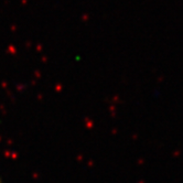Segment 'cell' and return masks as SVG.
<instances>
[{"label":"cell","mask_w":183,"mask_h":183,"mask_svg":"<svg viewBox=\"0 0 183 183\" xmlns=\"http://www.w3.org/2000/svg\"><path fill=\"white\" fill-rule=\"evenodd\" d=\"M0 183H1V181H0Z\"/></svg>","instance_id":"1"}]
</instances>
